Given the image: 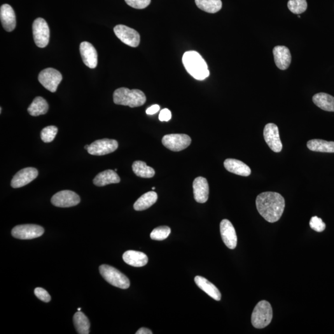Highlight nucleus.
Masks as SVG:
<instances>
[{"label":"nucleus","mask_w":334,"mask_h":334,"mask_svg":"<svg viewBox=\"0 0 334 334\" xmlns=\"http://www.w3.org/2000/svg\"><path fill=\"white\" fill-rule=\"evenodd\" d=\"M256 204L261 216L268 223H274L283 214L286 202L279 193L268 191L257 196Z\"/></svg>","instance_id":"nucleus-1"},{"label":"nucleus","mask_w":334,"mask_h":334,"mask_svg":"<svg viewBox=\"0 0 334 334\" xmlns=\"http://www.w3.org/2000/svg\"><path fill=\"white\" fill-rule=\"evenodd\" d=\"M182 60L186 71L194 78L202 81L209 77L210 72L206 62L197 51H186Z\"/></svg>","instance_id":"nucleus-2"},{"label":"nucleus","mask_w":334,"mask_h":334,"mask_svg":"<svg viewBox=\"0 0 334 334\" xmlns=\"http://www.w3.org/2000/svg\"><path fill=\"white\" fill-rule=\"evenodd\" d=\"M113 102L116 105L134 108L143 106L146 102V97L141 90L121 88L114 91Z\"/></svg>","instance_id":"nucleus-3"},{"label":"nucleus","mask_w":334,"mask_h":334,"mask_svg":"<svg viewBox=\"0 0 334 334\" xmlns=\"http://www.w3.org/2000/svg\"><path fill=\"white\" fill-rule=\"evenodd\" d=\"M272 308L268 301H259L256 305L251 315V323L256 329H263L272 321Z\"/></svg>","instance_id":"nucleus-4"},{"label":"nucleus","mask_w":334,"mask_h":334,"mask_svg":"<svg viewBox=\"0 0 334 334\" xmlns=\"http://www.w3.org/2000/svg\"><path fill=\"white\" fill-rule=\"evenodd\" d=\"M100 274L112 286L122 289H127L130 286L129 279L120 271L109 265L100 266Z\"/></svg>","instance_id":"nucleus-5"},{"label":"nucleus","mask_w":334,"mask_h":334,"mask_svg":"<svg viewBox=\"0 0 334 334\" xmlns=\"http://www.w3.org/2000/svg\"><path fill=\"white\" fill-rule=\"evenodd\" d=\"M32 31L35 43L39 48L47 46L50 39V29L47 22L43 18L36 19L32 24Z\"/></svg>","instance_id":"nucleus-6"},{"label":"nucleus","mask_w":334,"mask_h":334,"mask_svg":"<svg viewBox=\"0 0 334 334\" xmlns=\"http://www.w3.org/2000/svg\"><path fill=\"white\" fill-rule=\"evenodd\" d=\"M40 83L51 92H55L58 86L62 81L63 77L58 70L54 68H46L40 72L39 75Z\"/></svg>","instance_id":"nucleus-7"},{"label":"nucleus","mask_w":334,"mask_h":334,"mask_svg":"<svg viewBox=\"0 0 334 334\" xmlns=\"http://www.w3.org/2000/svg\"><path fill=\"white\" fill-rule=\"evenodd\" d=\"M163 146L170 151L179 152L188 148L191 143V139L184 134H172L164 135L162 138Z\"/></svg>","instance_id":"nucleus-8"},{"label":"nucleus","mask_w":334,"mask_h":334,"mask_svg":"<svg viewBox=\"0 0 334 334\" xmlns=\"http://www.w3.org/2000/svg\"><path fill=\"white\" fill-rule=\"evenodd\" d=\"M44 233L43 226L34 224H25L16 226L13 228L11 234L18 239L31 240L41 237Z\"/></svg>","instance_id":"nucleus-9"},{"label":"nucleus","mask_w":334,"mask_h":334,"mask_svg":"<svg viewBox=\"0 0 334 334\" xmlns=\"http://www.w3.org/2000/svg\"><path fill=\"white\" fill-rule=\"evenodd\" d=\"M113 30L116 37L126 45L132 47L139 45L140 35L136 30L124 25H117Z\"/></svg>","instance_id":"nucleus-10"},{"label":"nucleus","mask_w":334,"mask_h":334,"mask_svg":"<svg viewBox=\"0 0 334 334\" xmlns=\"http://www.w3.org/2000/svg\"><path fill=\"white\" fill-rule=\"evenodd\" d=\"M118 148V143L116 140L102 139L90 144L88 152L92 156H104L113 153Z\"/></svg>","instance_id":"nucleus-11"},{"label":"nucleus","mask_w":334,"mask_h":334,"mask_svg":"<svg viewBox=\"0 0 334 334\" xmlns=\"http://www.w3.org/2000/svg\"><path fill=\"white\" fill-rule=\"evenodd\" d=\"M81 201L80 197L73 191H61L51 198L53 205L58 207H70L75 206Z\"/></svg>","instance_id":"nucleus-12"},{"label":"nucleus","mask_w":334,"mask_h":334,"mask_svg":"<svg viewBox=\"0 0 334 334\" xmlns=\"http://www.w3.org/2000/svg\"><path fill=\"white\" fill-rule=\"evenodd\" d=\"M264 137L271 150L280 153L282 149V143L280 138L279 128L274 123H268L264 129Z\"/></svg>","instance_id":"nucleus-13"},{"label":"nucleus","mask_w":334,"mask_h":334,"mask_svg":"<svg viewBox=\"0 0 334 334\" xmlns=\"http://www.w3.org/2000/svg\"><path fill=\"white\" fill-rule=\"evenodd\" d=\"M38 170L33 167H27L21 170L14 176L11 185L13 188H20L27 185L38 176Z\"/></svg>","instance_id":"nucleus-14"},{"label":"nucleus","mask_w":334,"mask_h":334,"mask_svg":"<svg viewBox=\"0 0 334 334\" xmlns=\"http://www.w3.org/2000/svg\"><path fill=\"white\" fill-rule=\"evenodd\" d=\"M222 239L229 249H233L237 247V236L234 226L227 219L222 221L220 224Z\"/></svg>","instance_id":"nucleus-15"},{"label":"nucleus","mask_w":334,"mask_h":334,"mask_svg":"<svg viewBox=\"0 0 334 334\" xmlns=\"http://www.w3.org/2000/svg\"><path fill=\"white\" fill-rule=\"evenodd\" d=\"M80 53L84 64L89 68H95L97 66V52L94 46L88 42L80 44Z\"/></svg>","instance_id":"nucleus-16"},{"label":"nucleus","mask_w":334,"mask_h":334,"mask_svg":"<svg viewBox=\"0 0 334 334\" xmlns=\"http://www.w3.org/2000/svg\"><path fill=\"white\" fill-rule=\"evenodd\" d=\"M194 198L196 202L205 203L209 198V184L204 177H200L193 181Z\"/></svg>","instance_id":"nucleus-17"},{"label":"nucleus","mask_w":334,"mask_h":334,"mask_svg":"<svg viewBox=\"0 0 334 334\" xmlns=\"http://www.w3.org/2000/svg\"><path fill=\"white\" fill-rule=\"evenodd\" d=\"M275 65L278 68L286 70L289 68L291 64V55L290 51L287 46H276L273 49Z\"/></svg>","instance_id":"nucleus-18"},{"label":"nucleus","mask_w":334,"mask_h":334,"mask_svg":"<svg viewBox=\"0 0 334 334\" xmlns=\"http://www.w3.org/2000/svg\"><path fill=\"white\" fill-rule=\"evenodd\" d=\"M0 19L2 25L8 32L13 31L16 25L15 11L12 7L8 4H4L0 8Z\"/></svg>","instance_id":"nucleus-19"},{"label":"nucleus","mask_w":334,"mask_h":334,"mask_svg":"<svg viewBox=\"0 0 334 334\" xmlns=\"http://www.w3.org/2000/svg\"><path fill=\"white\" fill-rule=\"evenodd\" d=\"M123 261L133 267H143L148 263V258L146 254L142 252L133 251H126L123 255Z\"/></svg>","instance_id":"nucleus-20"},{"label":"nucleus","mask_w":334,"mask_h":334,"mask_svg":"<svg viewBox=\"0 0 334 334\" xmlns=\"http://www.w3.org/2000/svg\"><path fill=\"white\" fill-rule=\"evenodd\" d=\"M224 167L228 172L240 176L248 177L251 175L250 168L242 161L228 158L224 162Z\"/></svg>","instance_id":"nucleus-21"},{"label":"nucleus","mask_w":334,"mask_h":334,"mask_svg":"<svg viewBox=\"0 0 334 334\" xmlns=\"http://www.w3.org/2000/svg\"><path fill=\"white\" fill-rule=\"evenodd\" d=\"M195 282L200 289L215 300L220 301L221 300L222 295L219 289L205 278L196 276L195 278Z\"/></svg>","instance_id":"nucleus-22"},{"label":"nucleus","mask_w":334,"mask_h":334,"mask_svg":"<svg viewBox=\"0 0 334 334\" xmlns=\"http://www.w3.org/2000/svg\"><path fill=\"white\" fill-rule=\"evenodd\" d=\"M120 182V177L115 171L111 170H107L99 173L93 180V184L97 186H104L110 184L118 183Z\"/></svg>","instance_id":"nucleus-23"},{"label":"nucleus","mask_w":334,"mask_h":334,"mask_svg":"<svg viewBox=\"0 0 334 334\" xmlns=\"http://www.w3.org/2000/svg\"><path fill=\"white\" fill-rule=\"evenodd\" d=\"M312 101L319 108L327 111H334V97L328 93H316L312 97Z\"/></svg>","instance_id":"nucleus-24"},{"label":"nucleus","mask_w":334,"mask_h":334,"mask_svg":"<svg viewBox=\"0 0 334 334\" xmlns=\"http://www.w3.org/2000/svg\"><path fill=\"white\" fill-rule=\"evenodd\" d=\"M157 199V194L154 191H149L144 194L135 202L134 209L137 211H144L155 204Z\"/></svg>","instance_id":"nucleus-25"},{"label":"nucleus","mask_w":334,"mask_h":334,"mask_svg":"<svg viewBox=\"0 0 334 334\" xmlns=\"http://www.w3.org/2000/svg\"><path fill=\"white\" fill-rule=\"evenodd\" d=\"M310 150L320 153H334V142L322 139H312L307 142Z\"/></svg>","instance_id":"nucleus-26"},{"label":"nucleus","mask_w":334,"mask_h":334,"mask_svg":"<svg viewBox=\"0 0 334 334\" xmlns=\"http://www.w3.org/2000/svg\"><path fill=\"white\" fill-rule=\"evenodd\" d=\"M48 107L47 102L43 97H37L30 105L27 111L31 116H38L47 113Z\"/></svg>","instance_id":"nucleus-27"},{"label":"nucleus","mask_w":334,"mask_h":334,"mask_svg":"<svg viewBox=\"0 0 334 334\" xmlns=\"http://www.w3.org/2000/svg\"><path fill=\"white\" fill-rule=\"evenodd\" d=\"M73 322L76 331L79 334H89L90 322L83 312L78 311L74 315Z\"/></svg>","instance_id":"nucleus-28"},{"label":"nucleus","mask_w":334,"mask_h":334,"mask_svg":"<svg viewBox=\"0 0 334 334\" xmlns=\"http://www.w3.org/2000/svg\"><path fill=\"white\" fill-rule=\"evenodd\" d=\"M196 5L201 10L208 13H216L223 7L221 0H195Z\"/></svg>","instance_id":"nucleus-29"},{"label":"nucleus","mask_w":334,"mask_h":334,"mask_svg":"<svg viewBox=\"0 0 334 334\" xmlns=\"http://www.w3.org/2000/svg\"><path fill=\"white\" fill-rule=\"evenodd\" d=\"M132 169L135 175L144 178H151L155 175V170L142 161H135Z\"/></svg>","instance_id":"nucleus-30"},{"label":"nucleus","mask_w":334,"mask_h":334,"mask_svg":"<svg viewBox=\"0 0 334 334\" xmlns=\"http://www.w3.org/2000/svg\"><path fill=\"white\" fill-rule=\"evenodd\" d=\"M307 0H289L288 8L289 10L296 15H300L307 9Z\"/></svg>","instance_id":"nucleus-31"},{"label":"nucleus","mask_w":334,"mask_h":334,"mask_svg":"<svg viewBox=\"0 0 334 334\" xmlns=\"http://www.w3.org/2000/svg\"><path fill=\"white\" fill-rule=\"evenodd\" d=\"M171 233V229L169 226H161L154 229L151 233L152 240H156V241H162L164 240Z\"/></svg>","instance_id":"nucleus-32"},{"label":"nucleus","mask_w":334,"mask_h":334,"mask_svg":"<svg viewBox=\"0 0 334 334\" xmlns=\"http://www.w3.org/2000/svg\"><path fill=\"white\" fill-rule=\"evenodd\" d=\"M58 128L55 126H48L44 128L41 133V139L45 143L52 142L57 134Z\"/></svg>","instance_id":"nucleus-33"},{"label":"nucleus","mask_w":334,"mask_h":334,"mask_svg":"<svg viewBox=\"0 0 334 334\" xmlns=\"http://www.w3.org/2000/svg\"><path fill=\"white\" fill-rule=\"evenodd\" d=\"M310 227L317 232H323L326 229V224L318 217L314 216L311 219L310 222Z\"/></svg>","instance_id":"nucleus-34"},{"label":"nucleus","mask_w":334,"mask_h":334,"mask_svg":"<svg viewBox=\"0 0 334 334\" xmlns=\"http://www.w3.org/2000/svg\"><path fill=\"white\" fill-rule=\"evenodd\" d=\"M128 5L135 9H144L151 3V0H125Z\"/></svg>","instance_id":"nucleus-35"},{"label":"nucleus","mask_w":334,"mask_h":334,"mask_svg":"<svg viewBox=\"0 0 334 334\" xmlns=\"http://www.w3.org/2000/svg\"><path fill=\"white\" fill-rule=\"evenodd\" d=\"M34 293L39 300L44 301V302L48 303L51 300L50 295L45 289L37 287L35 289Z\"/></svg>","instance_id":"nucleus-36"},{"label":"nucleus","mask_w":334,"mask_h":334,"mask_svg":"<svg viewBox=\"0 0 334 334\" xmlns=\"http://www.w3.org/2000/svg\"><path fill=\"white\" fill-rule=\"evenodd\" d=\"M161 121H169L172 118V113L169 109H164L162 110L158 116Z\"/></svg>","instance_id":"nucleus-37"},{"label":"nucleus","mask_w":334,"mask_h":334,"mask_svg":"<svg viewBox=\"0 0 334 334\" xmlns=\"http://www.w3.org/2000/svg\"><path fill=\"white\" fill-rule=\"evenodd\" d=\"M160 107L158 105H154V106L149 107L146 111V113L148 114H154L159 111Z\"/></svg>","instance_id":"nucleus-38"},{"label":"nucleus","mask_w":334,"mask_h":334,"mask_svg":"<svg viewBox=\"0 0 334 334\" xmlns=\"http://www.w3.org/2000/svg\"><path fill=\"white\" fill-rule=\"evenodd\" d=\"M136 334H153V332L149 329L144 328L139 329L138 331L135 333Z\"/></svg>","instance_id":"nucleus-39"},{"label":"nucleus","mask_w":334,"mask_h":334,"mask_svg":"<svg viewBox=\"0 0 334 334\" xmlns=\"http://www.w3.org/2000/svg\"><path fill=\"white\" fill-rule=\"evenodd\" d=\"M89 145H86V146H85V149H86V150L88 151V149H89Z\"/></svg>","instance_id":"nucleus-40"},{"label":"nucleus","mask_w":334,"mask_h":334,"mask_svg":"<svg viewBox=\"0 0 334 334\" xmlns=\"http://www.w3.org/2000/svg\"><path fill=\"white\" fill-rule=\"evenodd\" d=\"M78 310L79 312V311H81V308H79L78 309Z\"/></svg>","instance_id":"nucleus-41"},{"label":"nucleus","mask_w":334,"mask_h":334,"mask_svg":"<svg viewBox=\"0 0 334 334\" xmlns=\"http://www.w3.org/2000/svg\"><path fill=\"white\" fill-rule=\"evenodd\" d=\"M117 170H118V169H114V171H115V172H117Z\"/></svg>","instance_id":"nucleus-42"},{"label":"nucleus","mask_w":334,"mask_h":334,"mask_svg":"<svg viewBox=\"0 0 334 334\" xmlns=\"http://www.w3.org/2000/svg\"><path fill=\"white\" fill-rule=\"evenodd\" d=\"M153 190H155V188H154V187H153Z\"/></svg>","instance_id":"nucleus-43"}]
</instances>
